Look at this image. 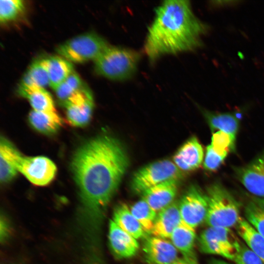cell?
Returning <instances> with one entry per match:
<instances>
[{
	"label": "cell",
	"mask_w": 264,
	"mask_h": 264,
	"mask_svg": "<svg viewBox=\"0 0 264 264\" xmlns=\"http://www.w3.org/2000/svg\"><path fill=\"white\" fill-rule=\"evenodd\" d=\"M129 164L120 142L108 134H101L83 143L71 162L83 208L95 228L116 192Z\"/></svg>",
	"instance_id": "1"
},
{
	"label": "cell",
	"mask_w": 264,
	"mask_h": 264,
	"mask_svg": "<svg viewBox=\"0 0 264 264\" xmlns=\"http://www.w3.org/2000/svg\"><path fill=\"white\" fill-rule=\"evenodd\" d=\"M208 25L195 15L190 1H164L156 9L149 27L144 52L151 62L165 55L194 50L202 44Z\"/></svg>",
	"instance_id": "2"
},
{
	"label": "cell",
	"mask_w": 264,
	"mask_h": 264,
	"mask_svg": "<svg viewBox=\"0 0 264 264\" xmlns=\"http://www.w3.org/2000/svg\"><path fill=\"white\" fill-rule=\"evenodd\" d=\"M208 208L205 222L209 227L230 228L237 224L241 219L238 201L219 182L207 188Z\"/></svg>",
	"instance_id": "3"
},
{
	"label": "cell",
	"mask_w": 264,
	"mask_h": 264,
	"mask_svg": "<svg viewBox=\"0 0 264 264\" xmlns=\"http://www.w3.org/2000/svg\"><path fill=\"white\" fill-rule=\"evenodd\" d=\"M140 59L136 51L109 45L94 61L96 72L109 79L123 81L135 72Z\"/></svg>",
	"instance_id": "4"
},
{
	"label": "cell",
	"mask_w": 264,
	"mask_h": 264,
	"mask_svg": "<svg viewBox=\"0 0 264 264\" xmlns=\"http://www.w3.org/2000/svg\"><path fill=\"white\" fill-rule=\"evenodd\" d=\"M109 46L101 36L94 32H87L60 44L56 52L71 63H83L89 60L94 61Z\"/></svg>",
	"instance_id": "5"
},
{
	"label": "cell",
	"mask_w": 264,
	"mask_h": 264,
	"mask_svg": "<svg viewBox=\"0 0 264 264\" xmlns=\"http://www.w3.org/2000/svg\"><path fill=\"white\" fill-rule=\"evenodd\" d=\"M181 176V171L174 162L169 160L156 161L134 173L131 188L135 193L143 194L155 185L170 180H178Z\"/></svg>",
	"instance_id": "6"
},
{
	"label": "cell",
	"mask_w": 264,
	"mask_h": 264,
	"mask_svg": "<svg viewBox=\"0 0 264 264\" xmlns=\"http://www.w3.org/2000/svg\"><path fill=\"white\" fill-rule=\"evenodd\" d=\"M237 239L230 228L209 227L200 233L198 245L202 253L217 255L234 261Z\"/></svg>",
	"instance_id": "7"
},
{
	"label": "cell",
	"mask_w": 264,
	"mask_h": 264,
	"mask_svg": "<svg viewBox=\"0 0 264 264\" xmlns=\"http://www.w3.org/2000/svg\"><path fill=\"white\" fill-rule=\"evenodd\" d=\"M178 204L182 221L188 226L196 229L205 220L208 196L196 185L188 189Z\"/></svg>",
	"instance_id": "8"
},
{
	"label": "cell",
	"mask_w": 264,
	"mask_h": 264,
	"mask_svg": "<svg viewBox=\"0 0 264 264\" xmlns=\"http://www.w3.org/2000/svg\"><path fill=\"white\" fill-rule=\"evenodd\" d=\"M65 108L69 124L74 127H83L89 122L94 108L92 93L86 88L74 94L62 104Z\"/></svg>",
	"instance_id": "9"
},
{
	"label": "cell",
	"mask_w": 264,
	"mask_h": 264,
	"mask_svg": "<svg viewBox=\"0 0 264 264\" xmlns=\"http://www.w3.org/2000/svg\"><path fill=\"white\" fill-rule=\"evenodd\" d=\"M57 168L49 158L43 156H23L20 163L19 172L32 184L44 186L54 178Z\"/></svg>",
	"instance_id": "10"
},
{
	"label": "cell",
	"mask_w": 264,
	"mask_h": 264,
	"mask_svg": "<svg viewBox=\"0 0 264 264\" xmlns=\"http://www.w3.org/2000/svg\"><path fill=\"white\" fill-rule=\"evenodd\" d=\"M235 174L248 192L264 199V151L248 164L235 169Z\"/></svg>",
	"instance_id": "11"
},
{
	"label": "cell",
	"mask_w": 264,
	"mask_h": 264,
	"mask_svg": "<svg viewBox=\"0 0 264 264\" xmlns=\"http://www.w3.org/2000/svg\"><path fill=\"white\" fill-rule=\"evenodd\" d=\"M143 250L152 264H176L179 259L177 250L171 242L154 236L146 238Z\"/></svg>",
	"instance_id": "12"
},
{
	"label": "cell",
	"mask_w": 264,
	"mask_h": 264,
	"mask_svg": "<svg viewBox=\"0 0 264 264\" xmlns=\"http://www.w3.org/2000/svg\"><path fill=\"white\" fill-rule=\"evenodd\" d=\"M23 156L8 139L1 137L0 143V179L1 183L12 180L19 172Z\"/></svg>",
	"instance_id": "13"
},
{
	"label": "cell",
	"mask_w": 264,
	"mask_h": 264,
	"mask_svg": "<svg viewBox=\"0 0 264 264\" xmlns=\"http://www.w3.org/2000/svg\"><path fill=\"white\" fill-rule=\"evenodd\" d=\"M109 240L113 253L120 258L132 257L139 248L137 240L120 228L112 220L109 223Z\"/></svg>",
	"instance_id": "14"
},
{
	"label": "cell",
	"mask_w": 264,
	"mask_h": 264,
	"mask_svg": "<svg viewBox=\"0 0 264 264\" xmlns=\"http://www.w3.org/2000/svg\"><path fill=\"white\" fill-rule=\"evenodd\" d=\"M203 158V148L197 138L193 137L177 151L173 159L181 171H191L197 169Z\"/></svg>",
	"instance_id": "15"
},
{
	"label": "cell",
	"mask_w": 264,
	"mask_h": 264,
	"mask_svg": "<svg viewBox=\"0 0 264 264\" xmlns=\"http://www.w3.org/2000/svg\"><path fill=\"white\" fill-rule=\"evenodd\" d=\"M177 189V180H168L145 191L142 198L158 213L174 202Z\"/></svg>",
	"instance_id": "16"
},
{
	"label": "cell",
	"mask_w": 264,
	"mask_h": 264,
	"mask_svg": "<svg viewBox=\"0 0 264 264\" xmlns=\"http://www.w3.org/2000/svg\"><path fill=\"white\" fill-rule=\"evenodd\" d=\"M181 222L179 204L174 201L157 213L151 234L170 239L175 229Z\"/></svg>",
	"instance_id": "17"
},
{
	"label": "cell",
	"mask_w": 264,
	"mask_h": 264,
	"mask_svg": "<svg viewBox=\"0 0 264 264\" xmlns=\"http://www.w3.org/2000/svg\"><path fill=\"white\" fill-rule=\"evenodd\" d=\"M18 92L20 95L27 99L33 110L45 112L56 111L51 95L44 88L20 83Z\"/></svg>",
	"instance_id": "18"
},
{
	"label": "cell",
	"mask_w": 264,
	"mask_h": 264,
	"mask_svg": "<svg viewBox=\"0 0 264 264\" xmlns=\"http://www.w3.org/2000/svg\"><path fill=\"white\" fill-rule=\"evenodd\" d=\"M41 60L47 71L49 85L54 90L74 71L72 64L61 56H50Z\"/></svg>",
	"instance_id": "19"
},
{
	"label": "cell",
	"mask_w": 264,
	"mask_h": 264,
	"mask_svg": "<svg viewBox=\"0 0 264 264\" xmlns=\"http://www.w3.org/2000/svg\"><path fill=\"white\" fill-rule=\"evenodd\" d=\"M120 228L136 240L143 237L146 233L125 203L117 205L113 211L112 220Z\"/></svg>",
	"instance_id": "20"
},
{
	"label": "cell",
	"mask_w": 264,
	"mask_h": 264,
	"mask_svg": "<svg viewBox=\"0 0 264 264\" xmlns=\"http://www.w3.org/2000/svg\"><path fill=\"white\" fill-rule=\"evenodd\" d=\"M28 120L35 130L47 135L55 133L62 125V120L57 111L32 110L28 115Z\"/></svg>",
	"instance_id": "21"
},
{
	"label": "cell",
	"mask_w": 264,
	"mask_h": 264,
	"mask_svg": "<svg viewBox=\"0 0 264 264\" xmlns=\"http://www.w3.org/2000/svg\"><path fill=\"white\" fill-rule=\"evenodd\" d=\"M236 229L245 243L264 263V237L242 218L236 225Z\"/></svg>",
	"instance_id": "22"
},
{
	"label": "cell",
	"mask_w": 264,
	"mask_h": 264,
	"mask_svg": "<svg viewBox=\"0 0 264 264\" xmlns=\"http://www.w3.org/2000/svg\"><path fill=\"white\" fill-rule=\"evenodd\" d=\"M170 239L171 242L182 254L186 256L195 253L194 247L196 239L195 229L182 221L175 229Z\"/></svg>",
	"instance_id": "23"
},
{
	"label": "cell",
	"mask_w": 264,
	"mask_h": 264,
	"mask_svg": "<svg viewBox=\"0 0 264 264\" xmlns=\"http://www.w3.org/2000/svg\"><path fill=\"white\" fill-rule=\"evenodd\" d=\"M208 125L212 130H219L236 138L239 129V120L229 113H214L206 111L204 113Z\"/></svg>",
	"instance_id": "24"
},
{
	"label": "cell",
	"mask_w": 264,
	"mask_h": 264,
	"mask_svg": "<svg viewBox=\"0 0 264 264\" xmlns=\"http://www.w3.org/2000/svg\"><path fill=\"white\" fill-rule=\"evenodd\" d=\"M246 220L264 237V199L252 197L244 208Z\"/></svg>",
	"instance_id": "25"
},
{
	"label": "cell",
	"mask_w": 264,
	"mask_h": 264,
	"mask_svg": "<svg viewBox=\"0 0 264 264\" xmlns=\"http://www.w3.org/2000/svg\"><path fill=\"white\" fill-rule=\"evenodd\" d=\"M130 210L145 233L151 234L157 213L142 198L132 205Z\"/></svg>",
	"instance_id": "26"
},
{
	"label": "cell",
	"mask_w": 264,
	"mask_h": 264,
	"mask_svg": "<svg viewBox=\"0 0 264 264\" xmlns=\"http://www.w3.org/2000/svg\"><path fill=\"white\" fill-rule=\"evenodd\" d=\"M21 83L27 85H36L44 88L49 85L48 74L41 60L35 61L31 64Z\"/></svg>",
	"instance_id": "27"
},
{
	"label": "cell",
	"mask_w": 264,
	"mask_h": 264,
	"mask_svg": "<svg viewBox=\"0 0 264 264\" xmlns=\"http://www.w3.org/2000/svg\"><path fill=\"white\" fill-rule=\"evenodd\" d=\"M24 4L22 0H1L0 21L5 23L15 20L23 11Z\"/></svg>",
	"instance_id": "28"
},
{
	"label": "cell",
	"mask_w": 264,
	"mask_h": 264,
	"mask_svg": "<svg viewBox=\"0 0 264 264\" xmlns=\"http://www.w3.org/2000/svg\"><path fill=\"white\" fill-rule=\"evenodd\" d=\"M235 141L236 138L230 134L219 131L213 134L210 145L216 153L226 157L234 150Z\"/></svg>",
	"instance_id": "29"
},
{
	"label": "cell",
	"mask_w": 264,
	"mask_h": 264,
	"mask_svg": "<svg viewBox=\"0 0 264 264\" xmlns=\"http://www.w3.org/2000/svg\"><path fill=\"white\" fill-rule=\"evenodd\" d=\"M235 264H264L263 261L247 246L237 239L236 243Z\"/></svg>",
	"instance_id": "30"
},
{
	"label": "cell",
	"mask_w": 264,
	"mask_h": 264,
	"mask_svg": "<svg viewBox=\"0 0 264 264\" xmlns=\"http://www.w3.org/2000/svg\"><path fill=\"white\" fill-rule=\"evenodd\" d=\"M226 156L216 153L211 145L206 148L203 165L204 168L209 171L216 170L222 164Z\"/></svg>",
	"instance_id": "31"
},
{
	"label": "cell",
	"mask_w": 264,
	"mask_h": 264,
	"mask_svg": "<svg viewBox=\"0 0 264 264\" xmlns=\"http://www.w3.org/2000/svg\"><path fill=\"white\" fill-rule=\"evenodd\" d=\"M9 233V225L7 220L1 216L0 222V236L1 241H4Z\"/></svg>",
	"instance_id": "32"
},
{
	"label": "cell",
	"mask_w": 264,
	"mask_h": 264,
	"mask_svg": "<svg viewBox=\"0 0 264 264\" xmlns=\"http://www.w3.org/2000/svg\"><path fill=\"white\" fill-rule=\"evenodd\" d=\"M176 264H199L195 253L179 258Z\"/></svg>",
	"instance_id": "33"
},
{
	"label": "cell",
	"mask_w": 264,
	"mask_h": 264,
	"mask_svg": "<svg viewBox=\"0 0 264 264\" xmlns=\"http://www.w3.org/2000/svg\"><path fill=\"white\" fill-rule=\"evenodd\" d=\"M208 264H230L227 262H225L224 261H221V260L213 259V260H212L208 263Z\"/></svg>",
	"instance_id": "34"
}]
</instances>
